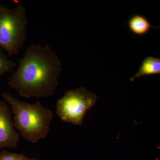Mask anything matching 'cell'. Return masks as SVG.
<instances>
[{
  "instance_id": "4",
  "label": "cell",
  "mask_w": 160,
  "mask_h": 160,
  "mask_svg": "<svg viewBox=\"0 0 160 160\" xmlns=\"http://www.w3.org/2000/svg\"><path fill=\"white\" fill-rule=\"evenodd\" d=\"M97 99L96 95L85 87L68 90L57 102L56 113L63 122L81 126L86 112Z\"/></svg>"
},
{
  "instance_id": "3",
  "label": "cell",
  "mask_w": 160,
  "mask_h": 160,
  "mask_svg": "<svg viewBox=\"0 0 160 160\" xmlns=\"http://www.w3.org/2000/svg\"><path fill=\"white\" fill-rule=\"evenodd\" d=\"M28 25L25 6L10 8L0 4V48L9 56L18 54L24 47Z\"/></svg>"
},
{
  "instance_id": "1",
  "label": "cell",
  "mask_w": 160,
  "mask_h": 160,
  "mask_svg": "<svg viewBox=\"0 0 160 160\" xmlns=\"http://www.w3.org/2000/svg\"><path fill=\"white\" fill-rule=\"evenodd\" d=\"M62 70L56 52L48 44H31L19 60L7 84L22 97L42 98L54 95Z\"/></svg>"
},
{
  "instance_id": "7",
  "label": "cell",
  "mask_w": 160,
  "mask_h": 160,
  "mask_svg": "<svg viewBox=\"0 0 160 160\" xmlns=\"http://www.w3.org/2000/svg\"><path fill=\"white\" fill-rule=\"evenodd\" d=\"M160 74V59L148 56L143 60L139 70L129 80L132 82L142 77Z\"/></svg>"
},
{
  "instance_id": "6",
  "label": "cell",
  "mask_w": 160,
  "mask_h": 160,
  "mask_svg": "<svg viewBox=\"0 0 160 160\" xmlns=\"http://www.w3.org/2000/svg\"><path fill=\"white\" fill-rule=\"evenodd\" d=\"M127 26L132 33L138 36H144L148 34L152 28L158 29L159 28L152 26L147 18L139 14L133 15L129 18Z\"/></svg>"
},
{
  "instance_id": "8",
  "label": "cell",
  "mask_w": 160,
  "mask_h": 160,
  "mask_svg": "<svg viewBox=\"0 0 160 160\" xmlns=\"http://www.w3.org/2000/svg\"><path fill=\"white\" fill-rule=\"evenodd\" d=\"M16 64L9 59L3 51L0 48V78L8 72L12 71Z\"/></svg>"
},
{
  "instance_id": "2",
  "label": "cell",
  "mask_w": 160,
  "mask_h": 160,
  "mask_svg": "<svg viewBox=\"0 0 160 160\" xmlns=\"http://www.w3.org/2000/svg\"><path fill=\"white\" fill-rule=\"evenodd\" d=\"M13 113L14 127L20 136L32 144L46 138L50 132L53 112L39 101L34 104L23 102L9 92L2 94Z\"/></svg>"
},
{
  "instance_id": "9",
  "label": "cell",
  "mask_w": 160,
  "mask_h": 160,
  "mask_svg": "<svg viewBox=\"0 0 160 160\" xmlns=\"http://www.w3.org/2000/svg\"><path fill=\"white\" fill-rule=\"evenodd\" d=\"M0 160H39V158H29L23 153L11 152L3 149L0 151Z\"/></svg>"
},
{
  "instance_id": "5",
  "label": "cell",
  "mask_w": 160,
  "mask_h": 160,
  "mask_svg": "<svg viewBox=\"0 0 160 160\" xmlns=\"http://www.w3.org/2000/svg\"><path fill=\"white\" fill-rule=\"evenodd\" d=\"M20 140V135L15 128L10 107L0 99V150L16 148Z\"/></svg>"
}]
</instances>
